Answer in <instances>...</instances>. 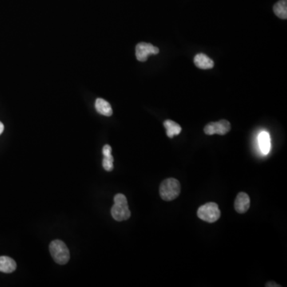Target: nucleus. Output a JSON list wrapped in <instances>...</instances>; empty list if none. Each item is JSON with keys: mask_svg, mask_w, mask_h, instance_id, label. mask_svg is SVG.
Listing matches in <instances>:
<instances>
[{"mask_svg": "<svg viewBox=\"0 0 287 287\" xmlns=\"http://www.w3.org/2000/svg\"><path fill=\"white\" fill-rule=\"evenodd\" d=\"M231 130V124L227 120H220L217 122H211L204 127V133L207 135H225Z\"/></svg>", "mask_w": 287, "mask_h": 287, "instance_id": "5", "label": "nucleus"}, {"mask_svg": "<svg viewBox=\"0 0 287 287\" xmlns=\"http://www.w3.org/2000/svg\"><path fill=\"white\" fill-rule=\"evenodd\" d=\"M266 287H280V285H278V284H275V283H268V284H267V285H266Z\"/></svg>", "mask_w": 287, "mask_h": 287, "instance_id": "15", "label": "nucleus"}, {"mask_svg": "<svg viewBox=\"0 0 287 287\" xmlns=\"http://www.w3.org/2000/svg\"><path fill=\"white\" fill-rule=\"evenodd\" d=\"M181 186L179 180L169 178L164 180L160 186V195L162 200L172 201L176 200L180 194Z\"/></svg>", "mask_w": 287, "mask_h": 287, "instance_id": "2", "label": "nucleus"}, {"mask_svg": "<svg viewBox=\"0 0 287 287\" xmlns=\"http://www.w3.org/2000/svg\"><path fill=\"white\" fill-rule=\"evenodd\" d=\"M159 51L160 50L157 46H154L150 43L141 42L137 44L136 46V57L138 61H145L149 55L158 54Z\"/></svg>", "mask_w": 287, "mask_h": 287, "instance_id": "6", "label": "nucleus"}, {"mask_svg": "<svg viewBox=\"0 0 287 287\" xmlns=\"http://www.w3.org/2000/svg\"><path fill=\"white\" fill-rule=\"evenodd\" d=\"M111 214L113 218L118 222L129 219L131 212L125 195L117 194L114 196V204L112 207Z\"/></svg>", "mask_w": 287, "mask_h": 287, "instance_id": "1", "label": "nucleus"}, {"mask_svg": "<svg viewBox=\"0 0 287 287\" xmlns=\"http://www.w3.org/2000/svg\"><path fill=\"white\" fill-rule=\"evenodd\" d=\"M4 130V125L1 121H0V135L2 134Z\"/></svg>", "mask_w": 287, "mask_h": 287, "instance_id": "16", "label": "nucleus"}, {"mask_svg": "<svg viewBox=\"0 0 287 287\" xmlns=\"http://www.w3.org/2000/svg\"><path fill=\"white\" fill-rule=\"evenodd\" d=\"M102 165L105 171L111 172L113 169V157L112 154L104 155Z\"/></svg>", "mask_w": 287, "mask_h": 287, "instance_id": "14", "label": "nucleus"}, {"mask_svg": "<svg viewBox=\"0 0 287 287\" xmlns=\"http://www.w3.org/2000/svg\"><path fill=\"white\" fill-rule=\"evenodd\" d=\"M95 108L97 113L104 115L105 117H110L113 114L111 105L102 98H97L95 101Z\"/></svg>", "mask_w": 287, "mask_h": 287, "instance_id": "10", "label": "nucleus"}, {"mask_svg": "<svg viewBox=\"0 0 287 287\" xmlns=\"http://www.w3.org/2000/svg\"><path fill=\"white\" fill-rule=\"evenodd\" d=\"M50 252L53 260L60 265H65L69 260V251L61 240L52 241L50 244Z\"/></svg>", "mask_w": 287, "mask_h": 287, "instance_id": "3", "label": "nucleus"}, {"mask_svg": "<svg viewBox=\"0 0 287 287\" xmlns=\"http://www.w3.org/2000/svg\"><path fill=\"white\" fill-rule=\"evenodd\" d=\"M274 12L276 16L282 19L287 18V0H280L276 2L274 6Z\"/></svg>", "mask_w": 287, "mask_h": 287, "instance_id": "13", "label": "nucleus"}, {"mask_svg": "<svg viewBox=\"0 0 287 287\" xmlns=\"http://www.w3.org/2000/svg\"><path fill=\"white\" fill-rule=\"evenodd\" d=\"M194 63L197 67L202 69H212L214 67V61L208 57L206 54H196L194 57Z\"/></svg>", "mask_w": 287, "mask_h": 287, "instance_id": "9", "label": "nucleus"}, {"mask_svg": "<svg viewBox=\"0 0 287 287\" xmlns=\"http://www.w3.org/2000/svg\"><path fill=\"white\" fill-rule=\"evenodd\" d=\"M258 142L260 145V149L262 153L264 155H268L271 151L272 148V142H271V137L269 133L266 131H263L259 135L258 137Z\"/></svg>", "mask_w": 287, "mask_h": 287, "instance_id": "8", "label": "nucleus"}, {"mask_svg": "<svg viewBox=\"0 0 287 287\" xmlns=\"http://www.w3.org/2000/svg\"><path fill=\"white\" fill-rule=\"evenodd\" d=\"M164 126L165 127L166 129L167 136L169 137V138H172L174 136L176 135H179L182 130L181 127L180 125H178L177 123L175 122V121H171V120H167L164 122Z\"/></svg>", "mask_w": 287, "mask_h": 287, "instance_id": "12", "label": "nucleus"}, {"mask_svg": "<svg viewBox=\"0 0 287 287\" xmlns=\"http://www.w3.org/2000/svg\"><path fill=\"white\" fill-rule=\"evenodd\" d=\"M197 216L203 221L215 223L220 218L221 212L218 204L211 202L200 207L197 211Z\"/></svg>", "mask_w": 287, "mask_h": 287, "instance_id": "4", "label": "nucleus"}, {"mask_svg": "<svg viewBox=\"0 0 287 287\" xmlns=\"http://www.w3.org/2000/svg\"><path fill=\"white\" fill-rule=\"evenodd\" d=\"M250 197L245 192H240L235 201V209L240 214L248 212L250 208Z\"/></svg>", "mask_w": 287, "mask_h": 287, "instance_id": "7", "label": "nucleus"}, {"mask_svg": "<svg viewBox=\"0 0 287 287\" xmlns=\"http://www.w3.org/2000/svg\"><path fill=\"white\" fill-rule=\"evenodd\" d=\"M16 263L11 258L7 256L0 257V272L3 273H12L16 269Z\"/></svg>", "mask_w": 287, "mask_h": 287, "instance_id": "11", "label": "nucleus"}]
</instances>
